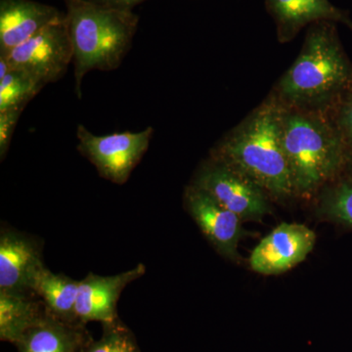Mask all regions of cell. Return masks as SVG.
<instances>
[{
	"label": "cell",
	"instance_id": "4",
	"mask_svg": "<svg viewBox=\"0 0 352 352\" xmlns=\"http://www.w3.org/2000/svg\"><path fill=\"white\" fill-rule=\"evenodd\" d=\"M282 142L295 195L310 197L342 170L346 146L326 113L283 106Z\"/></svg>",
	"mask_w": 352,
	"mask_h": 352
},
{
	"label": "cell",
	"instance_id": "20",
	"mask_svg": "<svg viewBox=\"0 0 352 352\" xmlns=\"http://www.w3.org/2000/svg\"><path fill=\"white\" fill-rule=\"evenodd\" d=\"M24 108H14L0 113V159H6L13 133Z\"/></svg>",
	"mask_w": 352,
	"mask_h": 352
},
{
	"label": "cell",
	"instance_id": "13",
	"mask_svg": "<svg viewBox=\"0 0 352 352\" xmlns=\"http://www.w3.org/2000/svg\"><path fill=\"white\" fill-rule=\"evenodd\" d=\"M265 4L282 43H289L314 23L342 22L352 28L349 18L329 0H265Z\"/></svg>",
	"mask_w": 352,
	"mask_h": 352
},
{
	"label": "cell",
	"instance_id": "2",
	"mask_svg": "<svg viewBox=\"0 0 352 352\" xmlns=\"http://www.w3.org/2000/svg\"><path fill=\"white\" fill-rule=\"evenodd\" d=\"M351 80L352 69L333 22L324 21L309 25L300 55L282 76L272 96L286 108L326 113Z\"/></svg>",
	"mask_w": 352,
	"mask_h": 352
},
{
	"label": "cell",
	"instance_id": "5",
	"mask_svg": "<svg viewBox=\"0 0 352 352\" xmlns=\"http://www.w3.org/2000/svg\"><path fill=\"white\" fill-rule=\"evenodd\" d=\"M153 135L152 126L139 132H115L103 136L95 135L82 124L76 129L78 152L94 164L102 178L118 185L129 182L149 149Z\"/></svg>",
	"mask_w": 352,
	"mask_h": 352
},
{
	"label": "cell",
	"instance_id": "6",
	"mask_svg": "<svg viewBox=\"0 0 352 352\" xmlns=\"http://www.w3.org/2000/svg\"><path fill=\"white\" fill-rule=\"evenodd\" d=\"M2 55L8 60L11 69L29 74L44 87L61 80L74 58L65 17Z\"/></svg>",
	"mask_w": 352,
	"mask_h": 352
},
{
	"label": "cell",
	"instance_id": "12",
	"mask_svg": "<svg viewBox=\"0 0 352 352\" xmlns=\"http://www.w3.org/2000/svg\"><path fill=\"white\" fill-rule=\"evenodd\" d=\"M65 13L34 0H0V54H7Z\"/></svg>",
	"mask_w": 352,
	"mask_h": 352
},
{
	"label": "cell",
	"instance_id": "21",
	"mask_svg": "<svg viewBox=\"0 0 352 352\" xmlns=\"http://www.w3.org/2000/svg\"><path fill=\"white\" fill-rule=\"evenodd\" d=\"M339 131L342 136H346L347 141L352 144V94L340 107Z\"/></svg>",
	"mask_w": 352,
	"mask_h": 352
},
{
	"label": "cell",
	"instance_id": "9",
	"mask_svg": "<svg viewBox=\"0 0 352 352\" xmlns=\"http://www.w3.org/2000/svg\"><path fill=\"white\" fill-rule=\"evenodd\" d=\"M43 251V242L36 236L2 226L0 230V291L32 294V277L39 268L45 265Z\"/></svg>",
	"mask_w": 352,
	"mask_h": 352
},
{
	"label": "cell",
	"instance_id": "8",
	"mask_svg": "<svg viewBox=\"0 0 352 352\" xmlns=\"http://www.w3.org/2000/svg\"><path fill=\"white\" fill-rule=\"evenodd\" d=\"M316 244V234L300 223H281L252 250L250 267L261 275H279L302 263Z\"/></svg>",
	"mask_w": 352,
	"mask_h": 352
},
{
	"label": "cell",
	"instance_id": "1",
	"mask_svg": "<svg viewBox=\"0 0 352 352\" xmlns=\"http://www.w3.org/2000/svg\"><path fill=\"white\" fill-rule=\"evenodd\" d=\"M283 106L273 96L256 108L212 151V159L248 176L268 196L295 195L282 142Z\"/></svg>",
	"mask_w": 352,
	"mask_h": 352
},
{
	"label": "cell",
	"instance_id": "16",
	"mask_svg": "<svg viewBox=\"0 0 352 352\" xmlns=\"http://www.w3.org/2000/svg\"><path fill=\"white\" fill-rule=\"evenodd\" d=\"M47 314L34 294L0 291V340L16 344Z\"/></svg>",
	"mask_w": 352,
	"mask_h": 352
},
{
	"label": "cell",
	"instance_id": "11",
	"mask_svg": "<svg viewBox=\"0 0 352 352\" xmlns=\"http://www.w3.org/2000/svg\"><path fill=\"white\" fill-rule=\"evenodd\" d=\"M146 266L139 263L131 270L119 274L102 276L88 273L80 281L76 303V319L87 325L88 322L112 323L120 319L118 302L127 285L144 276Z\"/></svg>",
	"mask_w": 352,
	"mask_h": 352
},
{
	"label": "cell",
	"instance_id": "7",
	"mask_svg": "<svg viewBox=\"0 0 352 352\" xmlns=\"http://www.w3.org/2000/svg\"><path fill=\"white\" fill-rule=\"evenodd\" d=\"M192 185L242 220H259L270 212L267 193L261 187L212 157L201 166Z\"/></svg>",
	"mask_w": 352,
	"mask_h": 352
},
{
	"label": "cell",
	"instance_id": "22",
	"mask_svg": "<svg viewBox=\"0 0 352 352\" xmlns=\"http://www.w3.org/2000/svg\"><path fill=\"white\" fill-rule=\"evenodd\" d=\"M94 1L102 4V6L112 7V8L132 11L134 7L142 3L146 0H94Z\"/></svg>",
	"mask_w": 352,
	"mask_h": 352
},
{
	"label": "cell",
	"instance_id": "3",
	"mask_svg": "<svg viewBox=\"0 0 352 352\" xmlns=\"http://www.w3.org/2000/svg\"><path fill=\"white\" fill-rule=\"evenodd\" d=\"M63 1L73 46L75 94L80 99L87 74L120 68L138 32L139 18L132 11L102 6L94 0Z\"/></svg>",
	"mask_w": 352,
	"mask_h": 352
},
{
	"label": "cell",
	"instance_id": "17",
	"mask_svg": "<svg viewBox=\"0 0 352 352\" xmlns=\"http://www.w3.org/2000/svg\"><path fill=\"white\" fill-rule=\"evenodd\" d=\"M44 87L38 80L20 71L11 69L0 80V113L14 108H25Z\"/></svg>",
	"mask_w": 352,
	"mask_h": 352
},
{
	"label": "cell",
	"instance_id": "15",
	"mask_svg": "<svg viewBox=\"0 0 352 352\" xmlns=\"http://www.w3.org/2000/svg\"><path fill=\"white\" fill-rule=\"evenodd\" d=\"M78 286V280L63 273L52 272L43 265L32 277L31 291L52 316L69 323H80L76 315Z\"/></svg>",
	"mask_w": 352,
	"mask_h": 352
},
{
	"label": "cell",
	"instance_id": "10",
	"mask_svg": "<svg viewBox=\"0 0 352 352\" xmlns=\"http://www.w3.org/2000/svg\"><path fill=\"white\" fill-rule=\"evenodd\" d=\"M184 203L192 219L217 252L224 258H237L243 220L192 184L185 190Z\"/></svg>",
	"mask_w": 352,
	"mask_h": 352
},
{
	"label": "cell",
	"instance_id": "18",
	"mask_svg": "<svg viewBox=\"0 0 352 352\" xmlns=\"http://www.w3.org/2000/svg\"><path fill=\"white\" fill-rule=\"evenodd\" d=\"M102 328L100 339L92 340L82 352H140L135 336L120 319Z\"/></svg>",
	"mask_w": 352,
	"mask_h": 352
},
{
	"label": "cell",
	"instance_id": "19",
	"mask_svg": "<svg viewBox=\"0 0 352 352\" xmlns=\"http://www.w3.org/2000/svg\"><path fill=\"white\" fill-rule=\"evenodd\" d=\"M324 212L337 223L352 228V182L342 183L328 194Z\"/></svg>",
	"mask_w": 352,
	"mask_h": 352
},
{
	"label": "cell",
	"instance_id": "14",
	"mask_svg": "<svg viewBox=\"0 0 352 352\" xmlns=\"http://www.w3.org/2000/svg\"><path fill=\"white\" fill-rule=\"evenodd\" d=\"M92 340L85 324L60 320L47 312L16 347L18 352H82Z\"/></svg>",
	"mask_w": 352,
	"mask_h": 352
}]
</instances>
